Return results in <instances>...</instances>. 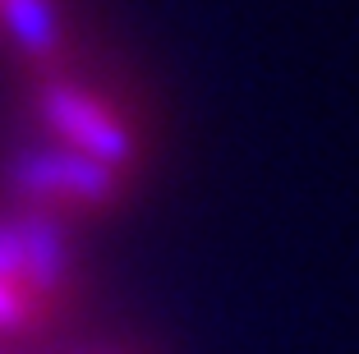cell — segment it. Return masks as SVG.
<instances>
[{
  "instance_id": "cell-1",
  "label": "cell",
  "mask_w": 359,
  "mask_h": 354,
  "mask_svg": "<svg viewBox=\"0 0 359 354\" xmlns=\"http://www.w3.org/2000/svg\"><path fill=\"white\" fill-rule=\"evenodd\" d=\"M134 170L138 138L116 97L55 74L37 97L10 203L74 230L88 217L116 212Z\"/></svg>"
},
{
  "instance_id": "cell-2",
  "label": "cell",
  "mask_w": 359,
  "mask_h": 354,
  "mask_svg": "<svg viewBox=\"0 0 359 354\" xmlns=\"http://www.w3.org/2000/svg\"><path fill=\"white\" fill-rule=\"evenodd\" d=\"M83 294L74 230L23 207H0V350L32 345L69 322Z\"/></svg>"
},
{
  "instance_id": "cell-3",
  "label": "cell",
  "mask_w": 359,
  "mask_h": 354,
  "mask_svg": "<svg viewBox=\"0 0 359 354\" xmlns=\"http://www.w3.org/2000/svg\"><path fill=\"white\" fill-rule=\"evenodd\" d=\"M0 46L42 60V69L55 64L60 46V10L55 0H0Z\"/></svg>"
}]
</instances>
